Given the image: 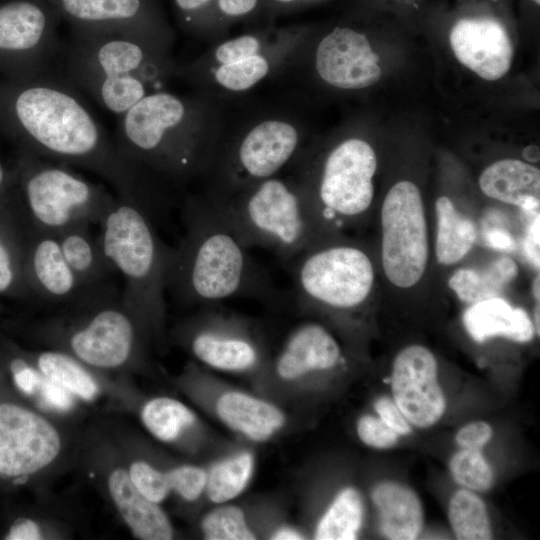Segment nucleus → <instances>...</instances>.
Listing matches in <instances>:
<instances>
[{"instance_id": "5", "label": "nucleus", "mask_w": 540, "mask_h": 540, "mask_svg": "<svg viewBox=\"0 0 540 540\" xmlns=\"http://www.w3.org/2000/svg\"><path fill=\"white\" fill-rule=\"evenodd\" d=\"M203 194L247 248L267 249L288 265L333 234L292 175L279 174L227 196Z\"/></svg>"}, {"instance_id": "50", "label": "nucleus", "mask_w": 540, "mask_h": 540, "mask_svg": "<svg viewBox=\"0 0 540 540\" xmlns=\"http://www.w3.org/2000/svg\"><path fill=\"white\" fill-rule=\"evenodd\" d=\"M321 0H266L267 12L271 19L276 16L296 12L304 6Z\"/></svg>"}, {"instance_id": "20", "label": "nucleus", "mask_w": 540, "mask_h": 540, "mask_svg": "<svg viewBox=\"0 0 540 540\" xmlns=\"http://www.w3.org/2000/svg\"><path fill=\"white\" fill-rule=\"evenodd\" d=\"M304 33L274 49L181 77L194 91L227 100L249 92L272 76H281L296 52Z\"/></svg>"}, {"instance_id": "24", "label": "nucleus", "mask_w": 540, "mask_h": 540, "mask_svg": "<svg viewBox=\"0 0 540 540\" xmlns=\"http://www.w3.org/2000/svg\"><path fill=\"white\" fill-rule=\"evenodd\" d=\"M27 219L14 185L0 198V296L26 298L24 275Z\"/></svg>"}, {"instance_id": "45", "label": "nucleus", "mask_w": 540, "mask_h": 540, "mask_svg": "<svg viewBox=\"0 0 540 540\" xmlns=\"http://www.w3.org/2000/svg\"><path fill=\"white\" fill-rule=\"evenodd\" d=\"M374 409L378 417L399 436L411 433V424L393 399L386 396L378 398L374 403Z\"/></svg>"}, {"instance_id": "11", "label": "nucleus", "mask_w": 540, "mask_h": 540, "mask_svg": "<svg viewBox=\"0 0 540 540\" xmlns=\"http://www.w3.org/2000/svg\"><path fill=\"white\" fill-rule=\"evenodd\" d=\"M71 312L55 322L64 345L86 365L118 368L128 363L138 345V320L109 282L67 304ZM141 325V324H140Z\"/></svg>"}, {"instance_id": "36", "label": "nucleus", "mask_w": 540, "mask_h": 540, "mask_svg": "<svg viewBox=\"0 0 540 540\" xmlns=\"http://www.w3.org/2000/svg\"><path fill=\"white\" fill-rule=\"evenodd\" d=\"M448 520L459 540H488L493 538L484 501L468 489H459L448 504Z\"/></svg>"}, {"instance_id": "26", "label": "nucleus", "mask_w": 540, "mask_h": 540, "mask_svg": "<svg viewBox=\"0 0 540 540\" xmlns=\"http://www.w3.org/2000/svg\"><path fill=\"white\" fill-rule=\"evenodd\" d=\"M111 498L132 534L142 540H169L173 528L164 511L146 498L131 481L128 471L114 470L108 480Z\"/></svg>"}, {"instance_id": "42", "label": "nucleus", "mask_w": 540, "mask_h": 540, "mask_svg": "<svg viewBox=\"0 0 540 540\" xmlns=\"http://www.w3.org/2000/svg\"><path fill=\"white\" fill-rule=\"evenodd\" d=\"M128 474L135 487L157 504L163 502L171 491L167 472H162L147 462H133Z\"/></svg>"}, {"instance_id": "30", "label": "nucleus", "mask_w": 540, "mask_h": 540, "mask_svg": "<svg viewBox=\"0 0 540 540\" xmlns=\"http://www.w3.org/2000/svg\"><path fill=\"white\" fill-rule=\"evenodd\" d=\"M56 235L66 262L85 289L108 283L115 270L90 225L74 226Z\"/></svg>"}, {"instance_id": "8", "label": "nucleus", "mask_w": 540, "mask_h": 540, "mask_svg": "<svg viewBox=\"0 0 540 540\" xmlns=\"http://www.w3.org/2000/svg\"><path fill=\"white\" fill-rule=\"evenodd\" d=\"M15 186L28 222L59 234L78 225L102 222L115 197L62 163L18 150L12 163Z\"/></svg>"}, {"instance_id": "18", "label": "nucleus", "mask_w": 540, "mask_h": 540, "mask_svg": "<svg viewBox=\"0 0 540 540\" xmlns=\"http://www.w3.org/2000/svg\"><path fill=\"white\" fill-rule=\"evenodd\" d=\"M393 400L411 425L429 428L446 410L438 382V363L425 346L410 345L395 357L391 372Z\"/></svg>"}, {"instance_id": "27", "label": "nucleus", "mask_w": 540, "mask_h": 540, "mask_svg": "<svg viewBox=\"0 0 540 540\" xmlns=\"http://www.w3.org/2000/svg\"><path fill=\"white\" fill-rule=\"evenodd\" d=\"M381 533L392 540H413L420 535L424 511L410 487L394 481L378 483L371 493Z\"/></svg>"}, {"instance_id": "57", "label": "nucleus", "mask_w": 540, "mask_h": 540, "mask_svg": "<svg viewBox=\"0 0 540 540\" xmlns=\"http://www.w3.org/2000/svg\"><path fill=\"white\" fill-rule=\"evenodd\" d=\"M539 302L536 303V306H535V309H534V317H533V326H534V329H535V334L537 333V335L539 336V333H540V322H539V314H540V310H539Z\"/></svg>"}, {"instance_id": "12", "label": "nucleus", "mask_w": 540, "mask_h": 540, "mask_svg": "<svg viewBox=\"0 0 540 540\" xmlns=\"http://www.w3.org/2000/svg\"><path fill=\"white\" fill-rule=\"evenodd\" d=\"M56 7L46 0L0 5V77L22 80L52 72L61 44Z\"/></svg>"}, {"instance_id": "46", "label": "nucleus", "mask_w": 540, "mask_h": 540, "mask_svg": "<svg viewBox=\"0 0 540 540\" xmlns=\"http://www.w3.org/2000/svg\"><path fill=\"white\" fill-rule=\"evenodd\" d=\"M36 394L48 407L57 410H68L73 405L72 393L55 383L42 373Z\"/></svg>"}, {"instance_id": "14", "label": "nucleus", "mask_w": 540, "mask_h": 540, "mask_svg": "<svg viewBox=\"0 0 540 540\" xmlns=\"http://www.w3.org/2000/svg\"><path fill=\"white\" fill-rule=\"evenodd\" d=\"M203 307L179 330L182 341L197 360L230 373L268 367L266 343L254 324L215 305Z\"/></svg>"}, {"instance_id": "19", "label": "nucleus", "mask_w": 540, "mask_h": 540, "mask_svg": "<svg viewBox=\"0 0 540 540\" xmlns=\"http://www.w3.org/2000/svg\"><path fill=\"white\" fill-rule=\"evenodd\" d=\"M458 61L479 77L496 81L511 68L513 46L505 25L490 15L458 19L449 35Z\"/></svg>"}, {"instance_id": "58", "label": "nucleus", "mask_w": 540, "mask_h": 540, "mask_svg": "<svg viewBox=\"0 0 540 540\" xmlns=\"http://www.w3.org/2000/svg\"><path fill=\"white\" fill-rule=\"evenodd\" d=\"M532 2H534L535 4L539 5L540 4V0H531Z\"/></svg>"}, {"instance_id": "6", "label": "nucleus", "mask_w": 540, "mask_h": 540, "mask_svg": "<svg viewBox=\"0 0 540 540\" xmlns=\"http://www.w3.org/2000/svg\"><path fill=\"white\" fill-rule=\"evenodd\" d=\"M230 122L225 104L204 193L227 196L279 175L303 149L305 132L288 107L257 108Z\"/></svg>"}, {"instance_id": "2", "label": "nucleus", "mask_w": 540, "mask_h": 540, "mask_svg": "<svg viewBox=\"0 0 540 540\" xmlns=\"http://www.w3.org/2000/svg\"><path fill=\"white\" fill-rule=\"evenodd\" d=\"M224 103L197 91L150 92L118 116L114 142L157 180L185 183L203 177L218 142Z\"/></svg>"}, {"instance_id": "15", "label": "nucleus", "mask_w": 540, "mask_h": 540, "mask_svg": "<svg viewBox=\"0 0 540 540\" xmlns=\"http://www.w3.org/2000/svg\"><path fill=\"white\" fill-rule=\"evenodd\" d=\"M72 32L137 38L172 50L175 33L158 0H54Z\"/></svg>"}, {"instance_id": "10", "label": "nucleus", "mask_w": 540, "mask_h": 540, "mask_svg": "<svg viewBox=\"0 0 540 540\" xmlns=\"http://www.w3.org/2000/svg\"><path fill=\"white\" fill-rule=\"evenodd\" d=\"M330 238L315 244L289 264L294 299L306 311L353 313L372 293L374 266L359 246Z\"/></svg>"}, {"instance_id": "33", "label": "nucleus", "mask_w": 540, "mask_h": 540, "mask_svg": "<svg viewBox=\"0 0 540 540\" xmlns=\"http://www.w3.org/2000/svg\"><path fill=\"white\" fill-rule=\"evenodd\" d=\"M364 503L354 487L342 489L317 522L314 538L318 540L356 539L362 527Z\"/></svg>"}, {"instance_id": "54", "label": "nucleus", "mask_w": 540, "mask_h": 540, "mask_svg": "<svg viewBox=\"0 0 540 540\" xmlns=\"http://www.w3.org/2000/svg\"><path fill=\"white\" fill-rule=\"evenodd\" d=\"M273 540H300L303 539V534L296 528L291 526H281L275 529L271 536Z\"/></svg>"}, {"instance_id": "23", "label": "nucleus", "mask_w": 540, "mask_h": 540, "mask_svg": "<svg viewBox=\"0 0 540 540\" xmlns=\"http://www.w3.org/2000/svg\"><path fill=\"white\" fill-rule=\"evenodd\" d=\"M305 29L296 24L277 27L273 22L252 27L240 35L214 42L192 61L177 65L175 76L181 78L274 49L299 38Z\"/></svg>"}, {"instance_id": "49", "label": "nucleus", "mask_w": 540, "mask_h": 540, "mask_svg": "<svg viewBox=\"0 0 540 540\" xmlns=\"http://www.w3.org/2000/svg\"><path fill=\"white\" fill-rule=\"evenodd\" d=\"M41 538L39 526L30 519H19L14 522L5 537L8 540H37Z\"/></svg>"}, {"instance_id": "37", "label": "nucleus", "mask_w": 540, "mask_h": 540, "mask_svg": "<svg viewBox=\"0 0 540 540\" xmlns=\"http://www.w3.org/2000/svg\"><path fill=\"white\" fill-rule=\"evenodd\" d=\"M38 369L49 379L84 400L98 394V386L91 374L67 353L46 351L37 356Z\"/></svg>"}, {"instance_id": "3", "label": "nucleus", "mask_w": 540, "mask_h": 540, "mask_svg": "<svg viewBox=\"0 0 540 540\" xmlns=\"http://www.w3.org/2000/svg\"><path fill=\"white\" fill-rule=\"evenodd\" d=\"M182 214L184 233L170 248L166 291L186 305L240 297L279 300L267 272L204 194L188 197Z\"/></svg>"}, {"instance_id": "43", "label": "nucleus", "mask_w": 540, "mask_h": 540, "mask_svg": "<svg viewBox=\"0 0 540 540\" xmlns=\"http://www.w3.org/2000/svg\"><path fill=\"white\" fill-rule=\"evenodd\" d=\"M171 490L186 501H195L205 493L207 470L195 465H181L167 472Z\"/></svg>"}, {"instance_id": "13", "label": "nucleus", "mask_w": 540, "mask_h": 540, "mask_svg": "<svg viewBox=\"0 0 540 540\" xmlns=\"http://www.w3.org/2000/svg\"><path fill=\"white\" fill-rule=\"evenodd\" d=\"M381 259L387 279L410 288L422 278L429 256L424 203L419 188L400 181L388 191L381 207Z\"/></svg>"}, {"instance_id": "21", "label": "nucleus", "mask_w": 540, "mask_h": 540, "mask_svg": "<svg viewBox=\"0 0 540 540\" xmlns=\"http://www.w3.org/2000/svg\"><path fill=\"white\" fill-rule=\"evenodd\" d=\"M24 275L30 296L48 302L67 305L88 291L66 262L57 235L32 226L28 220Z\"/></svg>"}, {"instance_id": "47", "label": "nucleus", "mask_w": 540, "mask_h": 540, "mask_svg": "<svg viewBox=\"0 0 540 540\" xmlns=\"http://www.w3.org/2000/svg\"><path fill=\"white\" fill-rule=\"evenodd\" d=\"M492 434L493 431L489 423L473 421L457 431L455 441L461 448L480 449L490 441Z\"/></svg>"}, {"instance_id": "52", "label": "nucleus", "mask_w": 540, "mask_h": 540, "mask_svg": "<svg viewBox=\"0 0 540 540\" xmlns=\"http://www.w3.org/2000/svg\"><path fill=\"white\" fill-rule=\"evenodd\" d=\"M487 244L493 248L511 251L515 248V241L512 235L501 229H490L485 234Z\"/></svg>"}, {"instance_id": "32", "label": "nucleus", "mask_w": 540, "mask_h": 540, "mask_svg": "<svg viewBox=\"0 0 540 540\" xmlns=\"http://www.w3.org/2000/svg\"><path fill=\"white\" fill-rule=\"evenodd\" d=\"M517 273L515 262L508 257H501L484 270L459 269L450 278L449 287L461 301L471 305L498 297L504 286L511 282Z\"/></svg>"}, {"instance_id": "22", "label": "nucleus", "mask_w": 540, "mask_h": 540, "mask_svg": "<svg viewBox=\"0 0 540 540\" xmlns=\"http://www.w3.org/2000/svg\"><path fill=\"white\" fill-rule=\"evenodd\" d=\"M343 363L341 347L322 325L305 322L292 329L268 367L278 380L297 382Z\"/></svg>"}, {"instance_id": "31", "label": "nucleus", "mask_w": 540, "mask_h": 540, "mask_svg": "<svg viewBox=\"0 0 540 540\" xmlns=\"http://www.w3.org/2000/svg\"><path fill=\"white\" fill-rule=\"evenodd\" d=\"M437 232L435 255L440 264L453 265L472 249L477 230L472 220L457 210L452 200L440 196L435 203Z\"/></svg>"}, {"instance_id": "53", "label": "nucleus", "mask_w": 540, "mask_h": 540, "mask_svg": "<svg viewBox=\"0 0 540 540\" xmlns=\"http://www.w3.org/2000/svg\"><path fill=\"white\" fill-rule=\"evenodd\" d=\"M15 172L13 165H7L0 155V198L14 185Z\"/></svg>"}, {"instance_id": "35", "label": "nucleus", "mask_w": 540, "mask_h": 540, "mask_svg": "<svg viewBox=\"0 0 540 540\" xmlns=\"http://www.w3.org/2000/svg\"><path fill=\"white\" fill-rule=\"evenodd\" d=\"M141 420L155 438L169 443L176 441L195 424L196 415L174 398L156 397L143 406Z\"/></svg>"}, {"instance_id": "34", "label": "nucleus", "mask_w": 540, "mask_h": 540, "mask_svg": "<svg viewBox=\"0 0 540 540\" xmlns=\"http://www.w3.org/2000/svg\"><path fill=\"white\" fill-rule=\"evenodd\" d=\"M254 468L255 458L249 451L219 460L207 471V497L215 504L229 503L246 489Z\"/></svg>"}, {"instance_id": "17", "label": "nucleus", "mask_w": 540, "mask_h": 540, "mask_svg": "<svg viewBox=\"0 0 540 540\" xmlns=\"http://www.w3.org/2000/svg\"><path fill=\"white\" fill-rule=\"evenodd\" d=\"M380 58L367 36L349 26L336 25L316 44L312 65L318 79L343 91H357L379 82Z\"/></svg>"}, {"instance_id": "56", "label": "nucleus", "mask_w": 540, "mask_h": 540, "mask_svg": "<svg viewBox=\"0 0 540 540\" xmlns=\"http://www.w3.org/2000/svg\"><path fill=\"white\" fill-rule=\"evenodd\" d=\"M532 293L536 302L540 301V277L539 274L534 278L532 284Z\"/></svg>"}, {"instance_id": "1", "label": "nucleus", "mask_w": 540, "mask_h": 540, "mask_svg": "<svg viewBox=\"0 0 540 540\" xmlns=\"http://www.w3.org/2000/svg\"><path fill=\"white\" fill-rule=\"evenodd\" d=\"M77 90L53 72L0 77V132L18 150L87 169L118 197L152 207L158 180L121 154Z\"/></svg>"}, {"instance_id": "39", "label": "nucleus", "mask_w": 540, "mask_h": 540, "mask_svg": "<svg viewBox=\"0 0 540 540\" xmlns=\"http://www.w3.org/2000/svg\"><path fill=\"white\" fill-rule=\"evenodd\" d=\"M201 530L208 540H252L255 533L248 525L244 511L228 503L208 512L201 521Z\"/></svg>"}, {"instance_id": "16", "label": "nucleus", "mask_w": 540, "mask_h": 540, "mask_svg": "<svg viewBox=\"0 0 540 540\" xmlns=\"http://www.w3.org/2000/svg\"><path fill=\"white\" fill-rule=\"evenodd\" d=\"M61 440L54 426L21 406L0 404V476L26 478L57 457Z\"/></svg>"}, {"instance_id": "55", "label": "nucleus", "mask_w": 540, "mask_h": 540, "mask_svg": "<svg viewBox=\"0 0 540 540\" xmlns=\"http://www.w3.org/2000/svg\"><path fill=\"white\" fill-rule=\"evenodd\" d=\"M523 156L530 162H536L539 160V148L536 146H528L523 150Z\"/></svg>"}, {"instance_id": "40", "label": "nucleus", "mask_w": 540, "mask_h": 540, "mask_svg": "<svg viewBox=\"0 0 540 540\" xmlns=\"http://www.w3.org/2000/svg\"><path fill=\"white\" fill-rule=\"evenodd\" d=\"M449 469L458 485L474 492L488 491L494 483L492 468L480 449L462 448L451 457Z\"/></svg>"}, {"instance_id": "48", "label": "nucleus", "mask_w": 540, "mask_h": 540, "mask_svg": "<svg viewBox=\"0 0 540 540\" xmlns=\"http://www.w3.org/2000/svg\"><path fill=\"white\" fill-rule=\"evenodd\" d=\"M10 371L17 387L26 394H36L42 372L25 359L16 357L10 361Z\"/></svg>"}, {"instance_id": "9", "label": "nucleus", "mask_w": 540, "mask_h": 540, "mask_svg": "<svg viewBox=\"0 0 540 540\" xmlns=\"http://www.w3.org/2000/svg\"><path fill=\"white\" fill-rule=\"evenodd\" d=\"M322 223L332 228L361 217L374 198L377 157L372 146L358 137L342 139L319 164L299 157L289 165Z\"/></svg>"}, {"instance_id": "44", "label": "nucleus", "mask_w": 540, "mask_h": 540, "mask_svg": "<svg viewBox=\"0 0 540 540\" xmlns=\"http://www.w3.org/2000/svg\"><path fill=\"white\" fill-rule=\"evenodd\" d=\"M356 429L359 439L365 445L376 449H387L394 446L399 437L379 417L370 414L359 418Z\"/></svg>"}, {"instance_id": "41", "label": "nucleus", "mask_w": 540, "mask_h": 540, "mask_svg": "<svg viewBox=\"0 0 540 540\" xmlns=\"http://www.w3.org/2000/svg\"><path fill=\"white\" fill-rule=\"evenodd\" d=\"M215 0H172L176 21L185 33L215 42L213 6Z\"/></svg>"}, {"instance_id": "28", "label": "nucleus", "mask_w": 540, "mask_h": 540, "mask_svg": "<svg viewBox=\"0 0 540 540\" xmlns=\"http://www.w3.org/2000/svg\"><path fill=\"white\" fill-rule=\"evenodd\" d=\"M479 187L488 197L525 210L540 203V170L518 159H502L489 165L479 177Z\"/></svg>"}, {"instance_id": "51", "label": "nucleus", "mask_w": 540, "mask_h": 540, "mask_svg": "<svg viewBox=\"0 0 540 540\" xmlns=\"http://www.w3.org/2000/svg\"><path fill=\"white\" fill-rule=\"evenodd\" d=\"M540 216L539 214L529 226V230L525 239L524 247L526 254L535 266L539 269V233H540Z\"/></svg>"}, {"instance_id": "38", "label": "nucleus", "mask_w": 540, "mask_h": 540, "mask_svg": "<svg viewBox=\"0 0 540 540\" xmlns=\"http://www.w3.org/2000/svg\"><path fill=\"white\" fill-rule=\"evenodd\" d=\"M273 22L267 12L266 0H215L213 29L215 42L226 37L228 29L237 23L259 26Z\"/></svg>"}, {"instance_id": "29", "label": "nucleus", "mask_w": 540, "mask_h": 540, "mask_svg": "<svg viewBox=\"0 0 540 540\" xmlns=\"http://www.w3.org/2000/svg\"><path fill=\"white\" fill-rule=\"evenodd\" d=\"M463 323L468 334L478 343L496 336L526 343L535 335L533 322L526 311L513 307L500 297L471 304L463 315Z\"/></svg>"}, {"instance_id": "25", "label": "nucleus", "mask_w": 540, "mask_h": 540, "mask_svg": "<svg viewBox=\"0 0 540 540\" xmlns=\"http://www.w3.org/2000/svg\"><path fill=\"white\" fill-rule=\"evenodd\" d=\"M215 412L228 428L254 442L271 439L286 423L284 412L276 405L235 390L218 396Z\"/></svg>"}, {"instance_id": "7", "label": "nucleus", "mask_w": 540, "mask_h": 540, "mask_svg": "<svg viewBox=\"0 0 540 540\" xmlns=\"http://www.w3.org/2000/svg\"><path fill=\"white\" fill-rule=\"evenodd\" d=\"M150 207L116 195L100 223L105 256L124 280V305L140 324L157 328L164 318L170 248L153 227Z\"/></svg>"}, {"instance_id": "4", "label": "nucleus", "mask_w": 540, "mask_h": 540, "mask_svg": "<svg viewBox=\"0 0 540 540\" xmlns=\"http://www.w3.org/2000/svg\"><path fill=\"white\" fill-rule=\"evenodd\" d=\"M58 60L66 81L117 116L162 90L177 68L172 50L112 34L72 32Z\"/></svg>"}]
</instances>
